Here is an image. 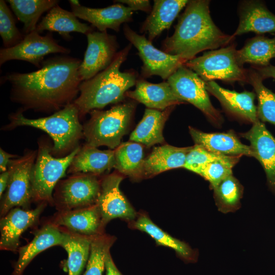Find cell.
Returning a JSON list of instances; mask_svg holds the SVG:
<instances>
[{
	"label": "cell",
	"instance_id": "cell-1",
	"mask_svg": "<svg viewBox=\"0 0 275 275\" xmlns=\"http://www.w3.org/2000/svg\"><path fill=\"white\" fill-rule=\"evenodd\" d=\"M81 62L69 56L57 57L43 61L37 71L6 75L5 80L11 85V100L24 110L60 111L77 97Z\"/></svg>",
	"mask_w": 275,
	"mask_h": 275
},
{
	"label": "cell",
	"instance_id": "cell-2",
	"mask_svg": "<svg viewBox=\"0 0 275 275\" xmlns=\"http://www.w3.org/2000/svg\"><path fill=\"white\" fill-rule=\"evenodd\" d=\"M209 1H189L180 16L175 32L162 41V50L187 61L199 52L224 47L234 39L222 32L210 14Z\"/></svg>",
	"mask_w": 275,
	"mask_h": 275
},
{
	"label": "cell",
	"instance_id": "cell-3",
	"mask_svg": "<svg viewBox=\"0 0 275 275\" xmlns=\"http://www.w3.org/2000/svg\"><path fill=\"white\" fill-rule=\"evenodd\" d=\"M132 45L130 43L118 51L105 69L81 82L79 95L73 102L78 109L80 117L94 109L121 102L126 97V93L135 85L139 76L136 71L132 69L122 72L120 70Z\"/></svg>",
	"mask_w": 275,
	"mask_h": 275
},
{
	"label": "cell",
	"instance_id": "cell-4",
	"mask_svg": "<svg viewBox=\"0 0 275 275\" xmlns=\"http://www.w3.org/2000/svg\"><path fill=\"white\" fill-rule=\"evenodd\" d=\"M79 118L78 109L72 103L49 116L38 119H29L22 113L17 112L11 116L9 126H31L46 132L53 142L52 154L66 156L78 147V142L84 136Z\"/></svg>",
	"mask_w": 275,
	"mask_h": 275
},
{
	"label": "cell",
	"instance_id": "cell-5",
	"mask_svg": "<svg viewBox=\"0 0 275 275\" xmlns=\"http://www.w3.org/2000/svg\"><path fill=\"white\" fill-rule=\"evenodd\" d=\"M136 107L134 101L120 102L108 110L94 109L83 126L87 144L117 148L127 132Z\"/></svg>",
	"mask_w": 275,
	"mask_h": 275
},
{
	"label": "cell",
	"instance_id": "cell-6",
	"mask_svg": "<svg viewBox=\"0 0 275 275\" xmlns=\"http://www.w3.org/2000/svg\"><path fill=\"white\" fill-rule=\"evenodd\" d=\"M51 148L46 143L40 144L32 170V199L37 201H53L52 194L55 186L65 176L80 148L78 146L67 155L56 158L52 156Z\"/></svg>",
	"mask_w": 275,
	"mask_h": 275
},
{
	"label": "cell",
	"instance_id": "cell-7",
	"mask_svg": "<svg viewBox=\"0 0 275 275\" xmlns=\"http://www.w3.org/2000/svg\"><path fill=\"white\" fill-rule=\"evenodd\" d=\"M235 47L205 52L187 61L184 65L194 71L205 82L219 79L229 82H248V70L239 64Z\"/></svg>",
	"mask_w": 275,
	"mask_h": 275
},
{
	"label": "cell",
	"instance_id": "cell-8",
	"mask_svg": "<svg viewBox=\"0 0 275 275\" xmlns=\"http://www.w3.org/2000/svg\"><path fill=\"white\" fill-rule=\"evenodd\" d=\"M126 38L138 50V54L143 62L140 77L147 78L153 75L167 80L187 61L178 56L167 53L156 48L144 35L132 30L128 24L123 27Z\"/></svg>",
	"mask_w": 275,
	"mask_h": 275
},
{
	"label": "cell",
	"instance_id": "cell-9",
	"mask_svg": "<svg viewBox=\"0 0 275 275\" xmlns=\"http://www.w3.org/2000/svg\"><path fill=\"white\" fill-rule=\"evenodd\" d=\"M36 151L11 160L8 169L10 178L7 191L2 202L1 214L4 216L14 207H25L32 199L31 173L37 157Z\"/></svg>",
	"mask_w": 275,
	"mask_h": 275
},
{
	"label": "cell",
	"instance_id": "cell-10",
	"mask_svg": "<svg viewBox=\"0 0 275 275\" xmlns=\"http://www.w3.org/2000/svg\"><path fill=\"white\" fill-rule=\"evenodd\" d=\"M167 82L181 100L194 105L211 121H220V113L210 102L205 82L194 71L183 65L169 77Z\"/></svg>",
	"mask_w": 275,
	"mask_h": 275
},
{
	"label": "cell",
	"instance_id": "cell-11",
	"mask_svg": "<svg viewBox=\"0 0 275 275\" xmlns=\"http://www.w3.org/2000/svg\"><path fill=\"white\" fill-rule=\"evenodd\" d=\"M100 189L101 183L95 175L74 174L60 183L57 203L63 211L91 206L96 203Z\"/></svg>",
	"mask_w": 275,
	"mask_h": 275
},
{
	"label": "cell",
	"instance_id": "cell-12",
	"mask_svg": "<svg viewBox=\"0 0 275 275\" xmlns=\"http://www.w3.org/2000/svg\"><path fill=\"white\" fill-rule=\"evenodd\" d=\"M70 52L69 49L58 43L51 33L42 36L35 30L26 34L16 45L1 48L0 65L15 60L26 61L40 68L44 58L48 54H68Z\"/></svg>",
	"mask_w": 275,
	"mask_h": 275
},
{
	"label": "cell",
	"instance_id": "cell-13",
	"mask_svg": "<svg viewBox=\"0 0 275 275\" xmlns=\"http://www.w3.org/2000/svg\"><path fill=\"white\" fill-rule=\"evenodd\" d=\"M88 45L79 68L81 81L88 80L108 67L118 52L117 37L107 31H92L87 35Z\"/></svg>",
	"mask_w": 275,
	"mask_h": 275
},
{
	"label": "cell",
	"instance_id": "cell-14",
	"mask_svg": "<svg viewBox=\"0 0 275 275\" xmlns=\"http://www.w3.org/2000/svg\"><path fill=\"white\" fill-rule=\"evenodd\" d=\"M123 177L113 174L105 177L101 182V189L96 205L98 209L101 224L120 217L133 219L136 215L134 210L120 190Z\"/></svg>",
	"mask_w": 275,
	"mask_h": 275
},
{
	"label": "cell",
	"instance_id": "cell-15",
	"mask_svg": "<svg viewBox=\"0 0 275 275\" xmlns=\"http://www.w3.org/2000/svg\"><path fill=\"white\" fill-rule=\"evenodd\" d=\"M70 6L76 17L91 23L92 26L101 32L106 31L107 29L118 32L122 24L132 21L133 11L120 3L103 8H89L80 4H70Z\"/></svg>",
	"mask_w": 275,
	"mask_h": 275
},
{
	"label": "cell",
	"instance_id": "cell-16",
	"mask_svg": "<svg viewBox=\"0 0 275 275\" xmlns=\"http://www.w3.org/2000/svg\"><path fill=\"white\" fill-rule=\"evenodd\" d=\"M44 207L43 204L31 210L15 207L3 216L0 223L1 249L15 251L20 235L37 222Z\"/></svg>",
	"mask_w": 275,
	"mask_h": 275
},
{
	"label": "cell",
	"instance_id": "cell-17",
	"mask_svg": "<svg viewBox=\"0 0 275 275\" xmlns=\"http://www.w3.org/2000/svg\"><path fill=\"white\" fill-rule=\"evenodd\" d=\"M241 135L249 141L254 157L263 167L269 186L275 193V138L259 120Z\"/></svg>",
	"mask_w": 275,
	"mask_h": 275
},
{
	"label": "cell",
	"instance_id": "cell-18",
	"mask_svg": "<svg viewBox=\"0 0 275 275\" xmlns=\"http://www.w3.org/2000/svg\"><path fill=\"white\" fill-rule=\"evenodd\" d=\"M135 86V89L128 91L125 96L143 103L148 108L163 111L184 103L167 81L153 84L139 76Z\"/></svg>",
	"mask_w": 275,
	"mask_h": 275
},
{
	"label": "cell",
	"instance_id": "cell-19",
	"mask_svg": "<svg viewBox=\"0 0 275 275\" xmlns=\"http://www.w3.org/2000/svg\"><path fill=\"white\" fill-rule=\"evenodd\" d=\"M190 134L196 145L208 151L228 156L253 157L250 146L243 144L232 132L206 133L189 127Z\"/></svg>",
	"mask_w": 275,
	"mask_h": 275
},
{
	"label": "cell",
	"instance_id": "cell-20",
	"mask_svg": "<svg viewBox=\"0 0 275 275\" xmlns=\"http://www.w3.org/2000/svg\"><path fill=\"white\" fill-rule=\"evenodd\" d=\"M205 84L207 91L214 96L227 111L253 123L259 120L257 108L254 104V93L231 91L221 87L214 81Z\"/></svg>",
	"mask_w": 275,
	"mask_h": 275
},
{
	"label": "cell",
	"instance_id": "cell-21",
	"mask_svg": "<svg viewBox=\"0 0 275 275\" xmlns=\"http://www.w3.org/2000/svg\"><path fill=\"white\" fill-rule=\"evenodd\" d=\"M187 0H154L149 15L142 23L141 33H148L151 42L165 30H169Z\"/></svg>",
	"mask_w": 275,
	"mask_h": 275
},
{
	"label": "cell",
	"instance_id": "cell-22",
	"mask_svg": "<svg viewBox=\"0 0 275 275\" xmlns=\"http://www.w3.org/2000/svg\"><path fill=\"white\" fill-rule=\"evenodd\" d=\"M239 14V23L232 35L233 37L250 32L257 34L275 32V15L261 2H244Z\"/></svg>",
	"mask_w": 275,
	"mask_h": 275
},
{
	"label": "cell",
	"instance_id": "cell-23",
	"mask_svg": "<svg viewBox=\"0 0 275 275\" xmlns=\"http://www.w3.org/2000/svg\"><path fill=\"white\" fill-rule=\"evenodd\" d=\"M115 150H100L87 144L74 156L68 173L100 175L115 167Z\"/></svg>",
	"mask_w": 275,
	"mask_h": 275
},
{
	"label": "cell",
	"instance_id": "cell-24",
	"mask_svg": "<svg viewBox=\"0 0 275 275\" xmlns=\"http://www.w3.org/2000/svg\"><path fill=\"white\" fill-rule=\"evenodd\" d=\"M64 237L63 231L54 225H47L41 228L33 240L19 250V257L12 275H22L24 270L34 258L44 250L60 245Z\"/></svg>",
	"mask_w": 275,
	"mask_h": 275
},
{
	"label": "cell",
	"instance_id": "cell-25",
	"mask_svg": "<svg viewBox=\"0 0 275 275\" xmlns=\"http://www.w3.org/2000/svg\"><path fill=\"white\" fill-rule=\"evenodd\" d=\"M174 107L163 111L147 108L142 119L131 132L129 140L147 147L164 143L163 128Z\"/></svg>",
	"mask_w": 275,
	"mask_h": 275
},
{
	"label": "cell",
	"instance_id": "cell-26",
	"mask_svg": "<svg viewBox=\"0 0 275 275\" xmlns=\"http://www.w3.org/2000/svg\"><path fill=\"white\" fill-rule=\"evenodd\" d=\"M191 147L179 148L169 145L154 147L145 158L143 176L150 177L169 170L183 167Z\"/></svg>",
	"mask_w": 275,
	"mask_h": 275
},
{
	"label": "cell",
	"instance_id": "cell-27",
	"mask_svg": "<svg viewBox=\"0 0 275 275\" xmlns=\"http://www.w3.org/2000/svg\"><path fill=\"white\" fill-rule=\"evenodd\" d=\"M53 225L63 226L69 231L88 236H94L101 224L96 204L82 208L65 211L56 218Z\"/></svg>",
	"mask_w": 275,
	"mask_h": 275
},
{
	"label": "cell",
	"instance_id": "cell-28",
	"mask_svg": "<svg viewBox=\"0 0 275 275\" xmlns=\"http://www.w3.org/2000/svg\"><path fill=\"white\" fill-rule=\"evenodd\" d=\"M57 32L66 39H70L71 32L87 35L93 31V26L80 22L71 12L61 8L58 5L51 9L38 24L36 31Z\"/></svg>",
	"mask_w": 275,
	"mask_h": 275
},
{
	"label": "cell",
	"instance_id": "cell-29",
	"mask_svg": "<svg viewBox=\"0 0 275 275\" xmlns=\"http://www.w3.org/2000/svg\"><path fill=\"white\" fill-rule=\"evenodd\" d=\"M61 245L68 254V275H80L88 261L93 236L63 232Z\"/></svg>",
	"mask_w": 275,
	"mask_h": 275
},
{
	"label": "cell",
	"instance_id": "cell-30",
	"mask_svg": "<svg viewBox=\"0 0 275 275\" xmlns=\"http://www.w3.org/2000/svg\"><path fill=\"white\" fill-rule=\"evenodd\" d=\"M238 63L243 66L245 63L265 67L275 58V37L269 38L261 36L249 40L240 50H236Z\"/></svg>",
	"mask_w": 275,
	"mask_h": 275
},
{
	"label": "cell",
	"instance_id": "cell-31",
	"mask_svg": "<svg viewBox=\"0 0 275 275\" xmlns=\"http://www.w3.org/2000/svg\"><path fill=\"white\" fill-rule=\"evenodd\" d=\"M11 8L23 25L26 34L36 30L41 16L58 5L57 0H8Z\"/></svg>",
	"mask_w": 275,
	"mask_h": 275
},
{
	"label": "cell",
	"instance_id": "cell-32",
	"mask_svg": "<svg viewBox=\"0 0 275 275\" xmlns=\"http://www.w3.org/2000/svg\"><path fill=\"white\" fill-rule=\"evenodd\" d=\"M143 147L141 144L127 142L115 150V168L120 173L132 178L143 176Z\"/></svg>",
	"mask_w": 275,
	"mask_h": 275
},
{
	"label": "cell",
	"instance_id": "cell-33",
	"mask_svg": "<svg viewBox=\"0 0 275 275\" xmlns=\"http://www.w3.org/2000/svg\"><path fill=\"white\" fill-rule=\"evenodd\" d=\"M136 229L150 235L158 245L174 250L180 256L187 260L193 259L191 249L185 243L177 239L160 229L147 216H140L135 223Z\"/></svg>",
	"mask_w": 275,
	"mask_h": 275
},
{
	"label": "cell",
	"instance_id": "cell-34",
	"mask_svg": "<svg viewBox=\"0 0 275 275\" xmlns=\"http://www.w3.org/2000/svg\"><path fill=\"white\" fill-rule=\"evenodd\" d=\"M213 189L215 203L219 211L226 213L239 208L243 188L232 175L226 178Z\"/></svg>",
	"mask_w": 275,
	"mask_h": 275
},
{
	"label": "cell",
	"instance_id": "cell-35",
	"mask_svg": "<svg viewBox=\"0 0 275 275\" xmlns=\"http://www.w3.org/2000/svg\"><path fill=\"white\" fill-rule=\"evenodd\" d=\"M263 80L257 71L248 70V82L253 87L258 98V119L275 125V93L263 85Z\"/></svg>",
	"mask_w": 275,
	"mask_h": 275
},
{
	"label": "cell",
	"instance_id": "cell-36",
	"mask_svg": "<svg viewBox=\"0 0 275 275\" xmlns=\"http://www.w3.org/2000/svg\"><path fill=\"white\" fill-rule=\"evenodd\" d=\"M111 243L101 236L92 237L89 258L84 275H102L105 269V259Z\"/></svg>",
	"mask_w": 275,
	"mask_h": 275
},
{
	"label": "cell",
	"instance_id": "cell-37",
	"mask_svg": "<svg viewBox=\"0 0 275 275\" xmlns=\"http://www.w3.org/2000/svg\"><path fill=\"white\" fill-rule=\"evenodd\" d=\"M0 35L5 48L16 45L24 38L17 29L12 13L4 0L0 1Z\"/></svg>",
	"mask_w": 275,
	"mask_h": 275
},
{
	"label": "cell",
	"instance_id": "cell-38",
	"mask_svg": "<svg viewBox=\"0 0 275 275\" xmlns=\"http://www.w3.org/2000/svg\"><path fill=\"white\" fill-rule=\"evenodd\" d=\"M230 156L214 153L195 144L188 153L183 168L199 175L208 164L218 160L227 159Z\"/></svg>",
	"mask_w": 275,
	"mask_h": 275
},
{
	"label": "cell",
	"instance_id": "cell-39",
	"mask_svg": "<svg viewBox=\"0 0 275 275\" xmlns=\"http://www.w3.org/2000/svg\"><path fill=\"white\" fill-rule=\"evenodd\" d=\"M241 156H231L228 159L218 160L207 165L200 175L208 181L212 188L222 181L232 175V168Z\"/></svg>",
	"mask_w": 275,
	"mask_h": 275
},
{
	"label": "cell",
	"instance_id": "cell-40",
	"mask_svg": "<svg viewBox=\"0 0 275 275\" xmlns=\"http://www.w3.org/2000/svg\"><path fill=\"white\" fill-rule=\"evenodd\" d=\"M115 2L123 3L127 5L133 11L140 10L147 13L151 11L152 7L148 0H119Z\"/></svg>",
	"mask_w": 275,
	"mask_h": 275
},
{
	"label": "cell",
	"instance_id": "cell-41",
	"mask_svg": "<svg viewBox=\"0 0 275 275\" xmlns=\"http://www.w3.org/2000/svg\"><path fill=\"white\" fill-rule=\"evenodd\" d=\"M105 275H122L115 265L108 250L105 259Z\"/></svg>",
	"mask_w": 275,
	"mask_h": 275
},
{
	"label": "cell",
	"instance_id": "cell-42",
	"mask_svg": "<svg viewBox=\"0 0 275 275\" xmlns=\"http://www.w3.org/2000/svg\"><path fill=\"white\" fill-rule=\"evenodd\" d=\"M15 156L5 151L3 149H0V171L4 172L8 170V166L11 161L10 158Z\"/></svg>",
	"mask_w": 275,
	"mask_h": 275
},
{
	"label": "cell",
	"instance_id": "cell-43",
	"mask_svg": "<svg viewBox=\"0 0 275 275\" xmlns=\"http://www.w3.org/2000/svg\"><path fill=\"white\" fill-rule=\"evenodd\" d=\"M256 71L263 79L271 77L275 79V66L268 65L265 67H257Z\"/></svg>",
	"mask_w": 275,
	"mask_h": 275
},
{
	"label": "cell",
	"instance_id": "cell-44",
	"mask_svg": "<svg viewBox=\"0 0 275 275\" xmlns=\"http://www.w3.org/2000/svg\"><path fill=\"white\" fill-rule=\"evenodd\" d=\"M10 178V171L8 169L7 171L2 172L0 175V197L3 194L5 190L8 186Z\"/></svg>",
	"mask_w": 275,
	"mask_h": 275
}]
</instances>
